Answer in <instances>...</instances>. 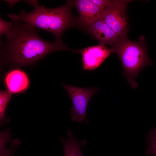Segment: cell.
I'll list each match as a JSON object with an SVG mask.
<instances>
[{
	"label": "cell",
	"mask_w": 156,
	"mask_h": 156,
	"mask_svg": "<svg viewBox=\"0 0 156 156\" xmlns=\"http://www.w3.org/2000/svg\"><path fill=\"white\" fill-rule=\"evenodd\" d=\"M35 29L21 21H15L6 42L1 43L4 64L14 66H26L51 52L69 50L61 40L50 42L42 39Z\"/></svg>",
	"instance_id": "6da1fadb"
},
{
	"label": "cell",
	"mask_w": 156,
	"mask_h": 156,
	"mask_svg": "<svg viewBox=\"0 0 156 156\" xmlns=\"http://www.w3.org/2000/svg\"><path fill=\"white\" fill-rule=\"evenodd\" d=\"M69 1L55 8H49L38 3L30 12L22 10L19 14H9L8 16L14 21H20L35 28L47 31L54 35L56 40L60 37L67 29L74 26L75 21L71 12Z\"/></svg>",
	"instance_id": "7a4b0ae2"
},
{
	"label": "cell",
	"mask_w": 156,
	"mask_h": 156,
	"mask_svg": "<svg viewBox=\"0 0 156 156\" xmlns=\"http://www.w3.org/2000/svg\"><path fill=\"white\" fill-rule=\"evenodd\" d=\"M110 46L113 52L118 55L121 61L124 69L123 75L127 78L133 88H137L135 79L138 74L144 67L151 65L153 62L147 55L144 43L130 40L126 35L118 37Z\"/></svg>",
	"instance_id": "3957f363"
},
{
	"label": "cell",
	"mask_w": 156,
	"mask_h": 156,
	"mask_svg": "<svg viewBox=\"0 0 156 156\" xmlns=\"http://www.w3.org/2000/svg\"><path fill=\"white\" fill-rule=\"evenodd\" d=\"M63 86L66 90L73 103L70 109L72 120L79 123L85 121L88 124L86 110L90 99L99 89L94 87L88 88L74 86L64 83Z\"/></svg>",
	"instance_id": "277c9868"
},
{
	"label": "cell",
	"mask_w": 156,
	"mask_h": 156,
	"mask_svg": "<svg viewBox=\"0 0 156 156\" xmlns=\"http://www.w3.org/2000/svg\"><path fill=\"white\" fill-rule=\"evenodd\" d=\"M129 0H111L103 12V19L119 36L127 35L128 25L126 15L127 4Z\"/></svg>",
	"instance_id": "5b68a950"
},
{
	"label": "cell",
	"mask_w": 156,
	"mask_h": 156,
	"mask_svg": "<svg viewBox=\"0 0 156 156\" xmlns=\"http://www.w3.org/2000/svg\"><path fill=\"white\" fill-rule=\"evenodd\" d=\"M78 52L81 54L83 69L90 71L98 68L113 52L110 49L101 44L87 47Z\"/></svg>",
	"instance_id": "8992f818"
},
{
	"label": "cell",
	"mask_w": 156,
	"mask_h": 156,
	"mask_svg": "<svg viewBox=\"0 0 156 156\" xmlns=\"http://www.w3.org/2000/svg\"><path fill=\"white\" fill-rule=\"evenodd\" d=\"M74 3L79 14L80 22L87 28L96 20L101 18L103 10L90 0H77Z\"/></svg>",
	"instance_id": "52a82bcc"
},
{
	"label": "cell",
	"mask_w": 156,
	"mask_h": 156,
	"mask_svg": "<svg viewBox=\"0 0 156 156\" xmlns=\"http://www.w3.org/2000/svg\"><path fill=\"white\" fill-rule=\"evenodd\" d=\"M88 29L100 44L110 45L119 37L102 18L95 21Z\"/></svg>",
	"instance_id": "ba28073f"
},
{
	"label": "cell",
	"mask_w": 156,
	"mask_h": 156,
	"mask_svg": "<svg viewBox=\"0 0 156 156\" xmlns=\"http://www.w3.org/2000/svg\"><path fill=\"white\" fill-rule=\"evenodd\" d=\"M5 81L8 91L12 94L24 91L29 84V79L26 74L18 69L13 70L8 73Z\"/></svg>",
	"instance_id": "9c48e42d"
},
{
	"label": "cell",
	"mask_w": 156,
	"mask_h": 156,
	"mask_svg": "<svg viewBox=\"0 0 156 156\" xmlns=\"http://www.w3.org/2000/svg\"><path fill=\"white\" fill-rule=\"evenodd\" d=\"M68 138L67 139L61 137L60 140L62 143L64 150V156H83L80 149L81 146H85L86 141H79L70 130L67 132Z\"/></svg>",
	"instance_id": "30bf717a"
},
{
	"label": "cell",
	"mask_w": 156,
	"mask_h": 156,
	"mask_svg": "<svg viewBox=\"0 0 156 156\" xmlns=\"http://www.w3.org/2000/svg\"><path fill=\"white\" fill-rule=\"evenodd\" d=\"M12 93L8 91H1L0 92V125L9 122L10 118L6 117L5 113L7 104L10 101Z\"/></svg>",
	"instance_id": "8fae6325"
},
{
	"label": "cell",
	"mask_w": 156,
	"mask_h": 156,
	"mask_svg": "<svg viewBox=\"0 0 156 156\" xmlns=\"http://www.w3.org/2000/svg\"><path fill=\"white\" fill-rule=\"evenodd\" d=\"M11 147H4L0 148V156H14L15 151L20 144V141L14 139L10 143Z\"/></svg>",
	"instance_id": "7c38bea8"
},
{
	"label": "cell",
	"mask_w": 156,
	"mask_h": 156,
	"mask_svg": "<svg viewBox=\"0 0 156 156\" xmlns=\"http://www.w3.org/2000/svg\"><path fill=\"white\" fill-rule=\"evenodd\" d=\"M12 22L5 21L0 18V37L3 35L5 36L6 38L10 35L13 27Z\"/></svg>",
	"instance_id": "4fadbf2b"
},
{
	"label": "cell",
	"mask_w": 156,
	"mask_h": 156,
	"mask_svg": "<svg viewBox=\"0 0 156 156\" xmlns=\"http://www.w3.org/2000/svg\"><path fill=\"white\" fill-rule=\"evenodd\" d=\"M93 3L103 10H104L110 3L111 0H90Z\"/></svg>",
	"instance_id": "5bb4252c"
},
{
	"label": "cell",
	"mask_w": 156,
	"mask_h": 156,
	"mask_svg": "<svg viewBox=\"0 0 156 156\" xmlns=\"http://www.w3.org/2000/svg\"><path fill=\"white\" fill-rule=\"evenodd\" d=\"M146 154L148 156H156V143L149 144Z\"/></svg>",
	"instance_id": "9a60e30c"
},
{
	"label": "cell",
	"mask_w": 156,
	"mask_h": 156,
	"mask_svg": "<svg viewBox=\"0 0 156 156\" xmlns=\"http://www.w3.org/2000/svg\"><path fill=\"white\" fill-rule=\"evenodd\" d=\"M149 144L156 143V128L151 131L148 138Z\"/></svg>",
	"instance_id": "2e32d148"
}]
</instances>
